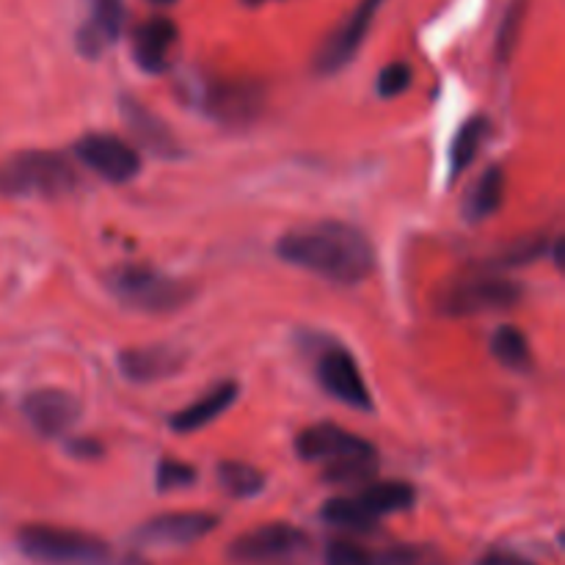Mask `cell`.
<instances>
[{
  "instance_id": "83f0119b",
  "label": "cell",
  "mask_w": 565,
  "mask_h": 565,
  "mask_svg": "<svg viewBox=\"0 0 565 565\" xmlns=\"http://www.w3.org/2000/svg\"><path fill=\"white\" fill-rule=\"evenodd\" d=\"M412 66L403 64V61H397V64H390L381 70L379 75V94L384 99H392V97H401L403 92H406L408 86H412Z\"/></svg>"
},
{
  "instance_id": "e0dca14e",
  "label": "cell",
  "mask_w": 565,
  "mask_h": 565,
  "mask_svg": "<svg viewBox=\"0 0 565 565\" xmlns=\"http://www.w3.org/2000/svg\"><path fill=\"white\" fill-rule=\"evenodd\" d=\"M121 119L127 121L132 136L143 143L152 154L158 158H177L180 154V141L174 138V132L152 114V110L143 108L136 99L125 97L121 99Z\"/></svg>"
},
{
  "instance_id": "d6986e66",
  "label": "cell",
  "mask_w": 565,
  "mask_h": 565,
  "mask_svg": "<svg viewBox=\"0 0 565 565\" xmlns=\"http://www.w3.org/2000/svg\"><path fill=\"white\" fill-rule=\"evenodd\" d=\"M353 500H356V505L362 508V513L370 522L379 524V519L408 511L414 505V500H417V494H414V489L408 483L392 480V483L364 486L359 494H353Z\"/></svg>"
},
{
  "instance_id": "f1b7e54d",
  "label": "cell",
  "mask_w": 565,
  "mask_h": 565,
  "mask_svg": "<svg viewBox=\"0 0 565 565\" xmlns=\"http://www.w3.org/2000/svg\"><path fill=\"white\" fill-rule=\"evenodd\" d=\"M326 565H373V557L353 541H331L326 550Z\"/></svg>"
},
{
  "instance_id": "2e32d148",
  "label": "cell",
  "mask_w": 565,
  "mask_h": 565,
  "mask_svg": "<svg viewBox=\"0 0 565 565\" xmlns=\"http://www.w3.org/2000/svg\"><path fill=\"white\" fill-rule=\"evenodd\" d=\"M185 364V353L171 345H147L127 348L119 353L121 375L136 384H152V381L177 375Z\"/></svg>"
},
{
  "instance_id": "f546056e",
  "label": "cell",
  "mask_w": 565,
  "mask_h": 565,
  "mask_svg": "<svg viewBox=\"0 0 565 565\" xmlns=\"http://www.w3.org/2000/svg\"><path fill=\"white\" fill-rule=\"evenodd\" d=\"M478 565H522V557L511 555V552H491Z\"/></svg>"
},
{
  "instance_id": "7402d4cb",
  "label": "cell",
  "mask_w": 565,
  "mask_h": 565,
  "mask_svg": "<svg viewBox=\"0 0 565 565\" xmlns=\"http://www.w3.org/2000/svg\"><path fill=\"white\" fill-rule=\"evenodd\" d=\"M491 353L500 364H505L513 373H524L533 364V353H530L527 337L513 326H500L491 337Z\"/></svg>"
},
{
  "instance_id": "5b68a950",
  "label": "cell",
  "mask_w": 565,
  "mask_h": 565,
  "mask_svg": "<svg viewBox=\"0 0 565 565\" xmlns=\"http://www.w3.org/2000/svg\"><path fill=\"white\" fill-rule=\"evenodd\" d=\"M17 546L39 565H114V552L88 533L50 524H28L17 533Z\"/></svg>"
},
{
  "instance_id": "4316f807",
  "label": "cell",
  "mask_w": 565,
  "mask_h": 565,
  "mask_svg": "<svg viewBox=\"0 0 565 565\" xmlns=\"http://www.w3.org/2000/svg\"><path fill=\"white\" fill-rule=\"evenodd\" d=\"M158 489L160 491H177V489H188V486L196 483V469L188 467V463L174 461V458H163L158 463Z\"/></svg>"
},
{
  "instance_id": "7c38bea8",
  "label": "cell",
  "mask_w": 565,
  "mask_h": 565,
  "mask_svg": "<svg viewBox=\"0 0 565 565\" xmlns=\"http://www.w3.org/2000/svg\"><path fill=\"white\" fill-rule=\"evenodd\" d=\"M218 527V519L204 511H180L154 516L138 530V541L152 546H188Z\"/></svg>"
},
{
  "instance_id": "6da1fadb",
  "label": "cell",
  "mask_w": 565,
  "mask_h": 565,
  "mask_svg": "<svg viewBox=\"0 0 565 565\" xmlns=\"http://www.w3.org/2000/svg\"><path fill=\"white\" fill-rule=\"evenodd\" d=\"M276 254L287 265L337 285H359L375 268V248L362 230L342 221H315L285 232Z\"/></svg>"
},
{
  "instance_id": "277c9868",
  "label": "cell",
  "mask_w": 565,
  "mask_h": 565,
  "mask_svg": "<svg viewBox=\"0 0 565 565\" xmlns=\"http://www.w3.org/2000/svg\"><path fill=\"white\" fill-rule=\"evenodd\" d=\"M105 285L116 301L149 315L174 312L193 298V287L188 281L160 274L149 265H119L105 276Z\"/></svg>"
},
{
  "instance_id": "8992f818",
  "label": "cell",
  "mask_w": 565,
  "mask_h": 565,
  "mask_svg": "<svg viewBox=\"0 0 565 565\" xmlns=\"http://www.w3.org/2000/svg\"><path fill=\"white\" fill-rule=\"evenodd\" d=\"M312 555L309 535L281 522L248 530L230 544V561L235 565H309Z\"/></svg>"
},
{
  "instance_id": "484cf974",
  "label": "cell",
  "mask_w": 565,
  "mask_h": 565,
  "mask_svg": "<svg viewBox=\"0 0 565 565\" xmlns=\"http://www.w3.org/2000/svg\"><path fill=\"white\" fill-rule=\"evenodd\" d=\"M522 20H524V0H513V3L508 6L505 17H502L500 33H497V58H500L502 64H505V61L513 55V50H516L519 36H522Z\"/></svg>"
},
{
  "instance_id": "9a60e30c",
  "label": "cell",
  "mask_w": 565,
  "mask_h": 565,
  "mask_svg": "<svg viewBox=\"0 0 565 565\" xmlns=\"http://www.w3.org/2000/svg\"><path fill=\"white\" fill-rule=\"evenodd\" d=\"M88 20L77 31V50L86 58H97L119 39L125 25V6L121 0H88Z\"/></svg>"
},
{
  "instance_id": "d4e9b609",
  "label": "cell",
  "mask_w": 565,
  "mask_h": 565,
  "mask_svg": "<svg viewBox=\"0 0 565 565\" xmlns=\"http://www.w3.org/2000/svg\"><path fill=\"white\" fill-rule=\"evenodd\" d=\"M373 565H447L445 557L434 546H392L381 557H373Z\"/></svg>"
},
{
  "instance_id": "4dcf8cb0",
  "label": "cell",
  "mask_w": 565,
  "mask_h": 565,
  "mask_svg": "<svg viewBox=\"0 0 565 565\" xmlns=\"http://www.w3.org/2000/svg\"><path fill=\"white\" fill-rule=\"evenodd\" d=\"M72 456H81V458H97L99 452H103V447L94 445V441H75V445L70 447Z\"/></svg>"
},
{
  "instance_id": "603a6c76",
  "label": "cell",
  "mask_w": 565,
  "mask_h": 565,
  "mask_svg": "<svg viewBox=\"0 0 565 565\" xmlns=\"http://www.w3.org/2000/svg\"><path fill=\"white\" fill-rule=\"evenodd\" d=\"M218 483L221 489L230 497L237 500H248V497H257L265 489V478L259 469H254L252 463L243 461H224L218 467Z\"/></svg>"
},
{
  "instance_id": "8fae6325",
  "label": "cell",
  "mask_w": 565,
  "mask_h": 565,
  "mask_svg": "<svg viewBox=\"0 0 565 565\" xmlns=\"http://www.w3.org/2000/svg\"><path fill=\"white\" fill-rule=\"evenodd\" d=\"M384 6V0H362L345 20L337 25V31L331 33L329 39L320 47L318 58H315V66L323 75H331V72L342 70L345 64H351V58L356 55V50L362 47V42L367 39L370 28H373L375 14Z\"/></svg>"
},
{
  "instance_id": "5bb4252c",
  "label": "cell",
  "mask_w": 565,
  "mask_h": 565,
  "mask_svg": "<svg viewBox=\"0 0 565 565\" xmlns=\"http://www.w3.org/2000/svg\"><path fill=\"white\" fill-rule=\"evenodd\" d=\"M177 25L169 17H152L132 31V58L143 72H166L177 50Z\"/></svg>"
},
{
  "instance_id": "7a4b0ae2",
  "label": "cell",
  "mask_w": 565,
  "mask_h": 565,
  "mask_svg": "<svg viewBox=\"0 0 565 565\" xmlns=\"http://www.w3.org/2000/svg\"><path fill=\"white\" fill-rule=\"evenodd\" d=\"M296 452L301 461L320 463L329 483L356 486L373 480V475L379 472L375 447L362 436L331 423L303 428L296 436Z\"/></svg>"
},
{
  "instance_id": "cb8c5ba5",
  "label": "cell",
  "mask_w": 565,
  "mask_h": 565,
  "mask_svg": "<svg viewBox=\"0 0 565 565\" xmlns=\"http://www.w3.org/2000/svg\"><path fill=\"white\" fill-rule=\"evenodd\" d=\"M320 516H323V522H329L331 527L351 530V533H367V530L375 527V524L364 516L362 508L356 505L353 497H334V500L326 502Z\"/></svg>"
},
{
  "instance_id": "d6a6232c",
  "label": "cell",
  "mask_w": 565,
  "mask_h": 565,
  "mask_svg": "<svg viewBox=\"0 0 565 565\" xmlns=\"http://www.w3.org/2000/svg\"><path fill=\"white\" fill-rule=\"evenodd\" d=\"M522 565H533V563H524V561H522Z\"/></svg>"
},
{
  "instance_id": "ac0fdd59",
  "label": "cell",
  "mask_w": 565,
  "mask_h": 565,
  "mask_svg": "<svg viewBox=\"0 0 565 565\" xmlns=\"http://www.w3.org/2000/svg\"><path fill=\"white\" fill-rule=\"evenodd\" d=\"M235 401H237L235 381H221V384H215L213 390L204 392L199 401H193L191 406L180 408V412L171 417V430H177V434H193V430L204 428V425H210L213 419H218Z\"/></svg>"
},
{
  "instance_id": "44dd1931",
  "label": "cell",
  "mask_w": 565,
  "mask_h": 565,
  "mask_svg": "<svg viewBox=\"0 0 565 565\" xmlns=\"http://www.w3.org/2000/svg\"><path fill=\"white\" fill-rule=\"evenodd\" d=\"M491 136V121L486 116H475V119L463 121V127L458 130V136L452 138L450 149V171L452 177H461L469 166L475 163V158L480 154L483 143Z\"/></svg>"
},
{
  "instance_id": "1f68e13d",
  "label": "cell",
  "mask_w": 565,
  "mask_h": 565,
  "mask_svg": "<svg viewBox=\"0 0 565 565\" xmlns=\"http://www.w3.org/2000/svg\"><path fill=\"white\" fill-rule=\"evenodd\" d=\"M152 3H158V6H169V3H174V0H152Z\"/></svg>"
},
{
  "instance_id": "ba28073f",
  "label": "cell",
  "mask_w": 565,
  "mask_h": 565,
  "mask_svg": "<svg viewBox=\"0 0 565 565\" xmlns=\"http://www.w3.org/2000/svg\"><path fill=\"white\" fill-rule=\"evenodd\" d=\"M196 103L210 119L221 125H248L265 105V92L254 81L237 77H207L199 83Z\"/></svg>"
},
{
  "instance_id": "52a82bcc",
  "label": "cell",
  "mask_w": 565,
  "mask_h": 565,
  "mask_svg": "<svg viewBox=\"0 0 565 565\" xmlns=\"http://www.w3.org/2000/svg\"><path fill=\"white\" fill-rule=\"evenodd\" d=\"M522 298V287L511 279H502L497 274H478L469 279H458L447 287L439 307L452 318H472V315L500 312L511 309Z\"/></svg>"
},
{
  "instance_id": "30bf717a",
  "label": "cell",
  "mask_w": 565,
  "mask_h": 565,
  "mask_svg": "<svg viewBox=\"0 0 565 565\" xmlns=\"http://www.w3.org/2000/svg\"><path fill=\"white\" fill-rule=\"evenodd\" d=\"M318 381L331 397H337L345 406L356 408V412H370L373 408V397H370L367 381L362 379L356 359L351 356L348 348H326L318 356Z\"/></svg>"
},
{
  "instance_id": "ffe728a7",
  "label": "cell",
  "mask_w": 565,
  "mask_h": 565,
  "mask_svg": "<svg viewBox=\"0 0 565 565\" xmlns=\"http://www.w3.org/2000/svg\"><path fill=\"white\" fill-rule=\"evenodd\" d=\"M502 199H505V171L502 166H489L469 191L467 202H463V215L469 221L491 218L502 207Z\"/></svg>"
},
{
  "instance_id": "9c48e42d",
  "label": "cell",
  "mask_w": 565,
  "mask_h": 565,
  "mask_svg": "<svg viewBox=\"0 0 565 565\" xmlns=\"http://www.w3.org/2000/svg\"><path fill=\"white\" fill-rule=\"evenodd\" d=\"M75 154L83 166L108 182H130L141 171V154L119 136L110 132H88L75 143Z\"/></svg>"
},
{
  "instance_id": "3957f363",
  "label": "cell",
  "mask_w": 565,
  "mask_h": 565,
  "mask_svg": "<svg viewBox=\"0 0 565 565\" xmlns=\"http://www.w3.org/2000/svg\"><path fill=\"white\" fill-rule=\"evenodd\" d=\"M77 177L58 152L28 149L0 163V193L11 199H58L75 191Z\"/></svg>"
},
{
  "instance_id": "4fadbf2b",
  "label": "cell",
  "mask_w": 565,
  "mask_h": 565,
  "mask_svg": "<svg viewBox=\"0 0 565 565\" xmlns=\"http://www.w3.org/2000/svg\"><path fill=\"white\" fill-rule=\"evenodd\" d=\"M22 414L42 436H61L81 419V403L64 390H36L22 403Z\"/></svg>"
}]
</instances>
